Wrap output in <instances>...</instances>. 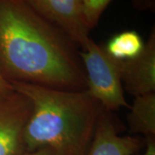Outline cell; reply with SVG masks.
<instances>
[{"mask_svg": "<svg viewBox=\"0 0 155 155\" xmlns=\"http://www.w3.org/2000/svg\"><path fill=\"white\" fill-rule=\"evenodd\" d=\"M112 0H82L85 24L91 31L97 25L104 11ZM134 6L140 10L154 11L155 0H133Z\"/></svg>", "mask_w": 155, "mask_h": 155, "instance_id": "obj_10", "label": "cell"}, {"mask_svg": "<svg viewBox=\"0 0 155 155\" xmlns=\"http://www.w3.org/2000/svg\"><path fill=\"white\" fill-rule=\"evenodd\" d=\"M22 155H58L54 150L44 147V148H40V149L35 150L32 152H27L24 153Z\"/></svg>", "mask_w": 155, "mask_h": 155, "instance_id": "obj_13", "label": "cell"}, {"mask_svg": "<svg viewBox=\"0 0 155 155\" xmlns=\"http://www.w3.org/2000/svg\"><path fill=\"white\" fill-rule=\"evenodd\" d=\"M144 153L140 155H155V137L145 138Z\"/></svg>", "mask_w": 155, "mask_h": 155, "instance_id": "obj_12", "label": "cell"}, {"mask_svg": "<svg viewBox=\"0 0 155 155\" xmlns=\"http://www.w3.org/2000/svg\"><path fill=\"white\" fill-rule=\"evenodd\" d=\"M34 11L67 35L81 49L90 39L82 0H24Z\"/></svg>", "mask_w": 155, "mask_h": 155, "instance_id": "obj_4", "label": "cell"}, {"mask_svg": "<svg viewBox=\"0 0 155 155\" xmlns=\"http://www.w3.org/2000/svg\"><path fill=\"white\" fill-rule=\"evenodd\" d=\"M31 112V102L16 91L0 100V155L26 153L23 133Z\"/></svg>", "mask_w": 155, "mask_h": 155, "instance_id": "obj_5", "label": "cell"}, {"mask_svg": "<svg viewBox=\"0 0 155 155\" xmlns=\"http://www.w3.org/2000/svg\"><path fill=\"white\" fill-rule=\"evenodd\" d=\"M11 84L32 104L23 133L26 153L48 147L58 155L86 154L104 110L87 90Z\"/></svg>", "mask_w": 155, "mask_h": 155, "instance_id": "obj_2", "label": "cell"}, {"mask_svg": "<svg viewBox=\"0 0 155 155\" xmlns=\"http://www.w3.org/2000/svg\"><path fill=\"white\" fill-rule=\"evenodd\" d=\"M123 90L134 97L155 92V28L138 56L121 61Z\"/></svg>", "mask_w": 155, "mask_h": 155, "instance_id": "obj_6", "label": "cell"}, {"mask_svg": "<svg viewBox=\"0 0 155 155\" xmlns=\"http://www.w3.org/2000/svg\"><path fill=\"white\" fill-rule=\"evenodd\" d=\"M128 109L129 133L141 134L145 138L155 137V92L135 97Z\"/></svg>", "mask_w": 155, "mask_h": 155, "instance_id": "obj_8", "label": "cell"}, {"mask_svg": "<svg viewBox=\"0 0 155 155\" xmlns=\"http://www.w3.org/2000/svg\"><path fill=\"white\" fill-rule=\"evenodd\" d=\"M85 72L87 91L106 111L129 108L122 87L121 61L110 56L104 46L92 38L79 53Z\"/></svg>", "mask_w": 155, "mask_h": 155, "instance_id": "obj_3", "label": "cell"}, {"mask_svg": "<svg viewBox=\"0 0 155 155\" xmlns=\"http://www.w3.org/2000/svg\"><path fill=\"white\" fill-rule=\"evenodd\" d=\"M145 145V139L121 135L112 112L103 110L85 155H134Z\"/></svg>", "mask_w": 155, "mask_h": 155, "instance_id": "obj_7", "label": "cell"}, {"mask_svg": "<svg viewBox=\"0 0 155 155\" xmlns=\"http://www.w3.org/2000/svg\"><path fill=\"white\" fill-rule=\"evenodd\" d=\"M145 42L136 31L127 30L113 35L104 46L107 53L118 61H127L138 56Z\"/></svg>", "mask_w": 155, "mask_h": 155, "instance_id": "obj_9", "label": "cell"}, {"mask_svg": "<svg viewBox=\"0 0 155 155\" xmlns=\"http://www.w3.org/2000/svg\"><path fill=\"white\" fill-rule=\"evenodd\" d=\"M15 91L11 82L7 79L0 70V100L10 96Z\"/></svg>", "mask_w": 155, "mask_h": 155, "instance_id": "obj_11", "label": "cell"}, {"mask_svg": "<svg viewBox=\"0 0 155 155\" xmlns=\"http://www.w3.org/2000/svg\"><path fill=\"white\" fill-rule=\"evenodd\" d=\"M78 48L24 0H0V70L10 82L86 90Z\"/></svg>", "mask_w": 155, "mask_h": 155, "instance_id": "obj_1", "label": "cell"}]
</instances>
